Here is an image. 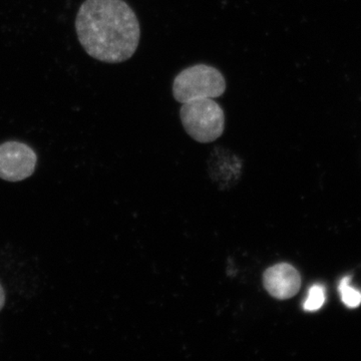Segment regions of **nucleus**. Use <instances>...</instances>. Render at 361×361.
<instances>
[{
	"label": "nucleus",
	"instance_id": "1",
	"mask_svg": "<svg viewBox=\"0 0 361 361\" xmlns=\"http://www.w3.org/2000/svg\"><path fill=\"white\" fill-rule=\"evenodd\" d=\"M75 30L85 52L106 63L132 58L141 39L137 14L125 0H85L78 11Z\"/></svg>",
	"mask_w": 361,
	"mask_h": 361
},
{
	"label": "nucleus",
	"instance_id": "3",
	"mask_svg": "<svg viewBox=\"0 0 361 361\" xmlns=\"http://www.w3.org/2000/svg\"><path fill=\"white\" fill-rule=\"evenodd\" d=\"M226 80L218 68L198 63L185 68L173 82V97L178 103L184 104L196 99H217L225 94Z\"/></svg>",
	"mask_w": 361,
	"mask_h": 361
},
{
	"label": "nucleus",
	"instance_id": "2",
	"mask_svg": "<svg viewBox=\"0 0 361 361\" xmlns=\"http://www.w3.org/2000/svg\"><path fill=\"white\" fill-rule=\"evenodd\" d=\"M180 118L187 134L195 141L203 144L216 141L224 133L225 111L211 97L182 104Z\"/></svg>",
	"mask_w": 361,
	"mask_h": 361
},
{
	"label": "nucleus",
	"instance_id": "6",
	"mask_svg": "<svg viewBox=\"0 0 361 361\" xmlns=\"http://www.w3.org/2000/svg\"><path fill=\"white\" fill-rule=\"evenodd\" d=\"M351 278L346 276L339 283L342 302L348 308H357L361 304V292L350 285Z\"/></svg>",
	"mask_w": 361,
	"mask_h": 361
},
{
	"label": "nucleus",
	"instance_id": "7",
	"mask_svg": "<svg viewBox=\"0 0 361 361\" xmlns=\"http://www.w3.org/2000/svg\"><path fill=\"white\" fill-rule=\"evenodd\" d=\"M325 290L322 285H313L308 292L307 299L303 304V308L306 311L319 310L325 302Z\"/></svg>",
	"mask_w": 361,
	"mask_h": 361
},
{
	"label": "nucleus",
	"instance_id": "4",
	"mask_svg": "<svg viewBox=\"0 0 361 361\" xmlns=\"http://www.w3.org/2000/svg\"><path fill=\"white\" fill-rule=\"evenodd\" d=\"M37 156L28 145L11 141L0 145V178L20 182L30 177L35 170Z\"/></svg>",
	"mask_w": 361,
	"mask_h": 361
},
{
	"label": "nucleus",
	"instance_id": "8",
	"mask_svg": "<svg viewBox=\"0 0 361 361\" xmlns=\"http://www.w3.org/2000/svg\"><path fill=\"white\" fill-rule=\"evenodd\" d=\"M4 303H6V293H4V288H2L1 284H0V310L4 308Z\"/></svg>",
	"mask_w": 361,
	"mask_h": 361
},
{
	"label": "nucleus",
	"instance_id": "5",
	"mask_svg": "<svg viewBox=\"0 0 361 361\" xmlns=\"http://www.w3.org/2000/svg\"><path fill=\"white\" fill-rule=\"evenodd\" d=\"M263 284L271 296L279 300H286L298 293L301 276L293 266L281 263L265 271Z\"/></svg>",
	"mask_w": 361,
	"mask_h": 361
}]
</instances>
